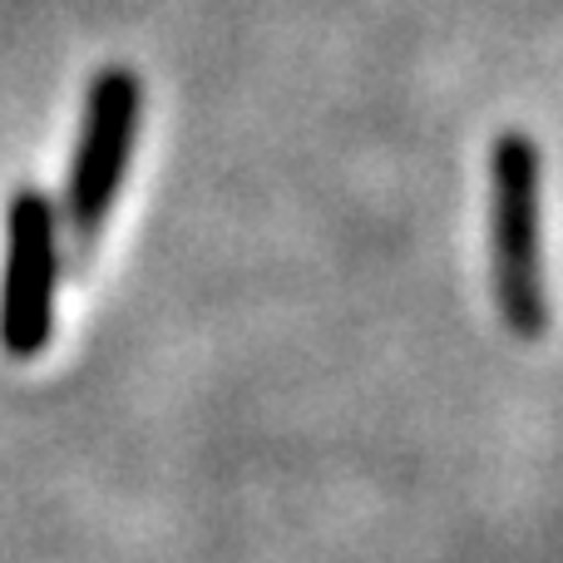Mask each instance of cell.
<instances>
[{"instance_id":"cell-2","label":"cell","mask_w":563,"mask_h":563,"mask_svg":"<svg viewBox=\"0 0 563 563\" xmlns=\"http://www.w3.org/2000/svg\"><path fill=\"white\" fill-rule=\"evenodd\" d=\"M139 114H144V85L134 69H99L85 99V124H79L75 164H69L65 184V213L79 238H95L104 218L114 213L119 184H124L129 154H134Z\"/></svg>"},{"instance_id":"cell-1","label":"cell","mask_w":563,"mask_h":563,"mask_svg":"<svg viewBox=\"0 0 563 563\" xmlns=\"http://www.w3.org/2000/svg\"><path fill=\"white\" fill-rule=\"evenodd\" d=\"M544 158L519 129L489 144V267L505 327L519 341L549 336L544 282Z\"/></svg>"},{"instance_id":"cell-3","label":"cell","mask_w":563,"mask_h":563,"mask_svg":"<svg viewBox=\"0 0 563 563\" xmlns=\"http://www.w3.org/2000/svg\"><path fill=\"white\" fill-rule=\"evenodd\" d=\"M59 218L40 188H15L5 213V277H0V346L35 361L55 331Z\"/></svg>"}]
</instances>
